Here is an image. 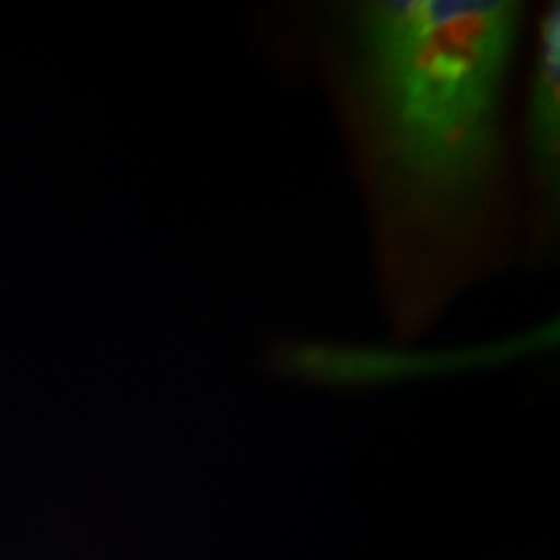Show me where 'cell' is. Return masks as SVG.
Wrapping results in <instances>:
<instances>
[{
  "instance_id": "cell-2",
  "label": "cell",
  "mask_w": 560,
  "mask_h": 560,
  "mask_svg": "<svg viewBox=\"0 0 560 560\" xmlns=\"http://www.w3.org/2000/svg\"><path fill=\"white\" fill-rule=\"evenodd\" d=\"M560 13L550 5L537 21L535 66L527 102L532 244L550 255L560 202Z\"/></svg>"
},
{
  "instance_id": "cell-1",
  "label": "cell",
  "mask_w": 560,
  "mask_h": 560,
  "mask_svg": "<svg viewBox=\"0 0 560 560\" xmlns=\"http://www.w3.org/2000/svg\"><path fill=\"white\" fill-rule=\"evenodd\" d=\"M524 21L514 0H363L327 13L325 75L402 338L506 260Z\"/></svg>"
}]
</instances>
